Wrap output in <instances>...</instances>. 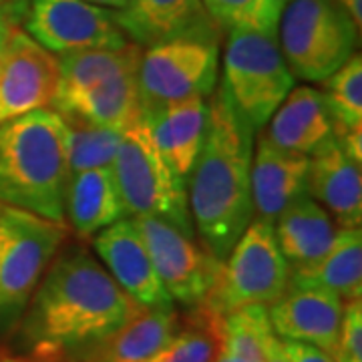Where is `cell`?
Segmentation results:
<instances>
[{
  "label": "cell",
  "instance_id": "6da1fadb",
  "mask_svg": "<svg viewBox=\"0 0 362 362\" xmlns=\"http://www.w3.org/2000/svg\"><path fill=\"white\" fill-rule=\"evenodd\" d=\"M139 304L83 247L59 250L18 320L26 354L83 362Z\"/></svg>",
  "mask_w": 362,
  "mask_h": 362
},
{
  "label": "cell",
  "instance_id": "7a4b0ae2",
  "mask_svg": "<svg viewBox=\"0 0 362 362\" xmlns=\"http://www.w3.org/2000/svg\"><path fill=\"white\" fill-rule=\"evenodd\" d=\"M207 105L204 143L185 181L187 206L202 246L223 262L254 220L250 171L256 131L233 109L221 87Z\"/></svg>",
  "mask_w": 362,
  "mask_h": 362
},
{
  "label": "cell",
  "instance_id": "3957f363",
  "mask_svg": "<svg viewBox=\"0 0 362 362\" xmlns=\"http://www.w3.org/2000/svg\"><path fill=\"white\" fill-rule=\"evenodd\" d=\"M69 129L52 109L0 125V202L47 220H65Z\"/></svg>",
  "mask_w": 362,
  "mask_h": 362
},
{
  "label": "cell",
  "instance_id": "277c9868",
  "mask_svg": "<svg viewBox=\"0 0 362 362\" xmlns=\"http://www.w3.org/2000/svg\"><path fill=\"white\" fill-rule=\"evenodd\" d=\"M111 169L127 216L159 218L195 235L187 206V185L159 153L145 115L123 129Z\"/></svg>",
  "mask_w": 362,
  "mask_h": 362
},
{
  "label": "cell",
  "instance_id": "5b68a950",
  "mask_svg": "<svg viewBox=\"0 0 362 362\" xmlns=\"http://www.w3.org/2000/svg\"><path fill=\"white\" fill-rule=\"evenodd\" d=\"M66 238L52 221L0 202V330L8 332L25 312L40 278Z\"/></svg>",
  "mask_w": 362,
  "mask_h": 362
},
{
  "label": "cell",
  "instance_id": "8992f818",
  "mask_svg": "<svg viewBox=\"0 0 362 362\" xmlns=\"http://www.w3.org/2000/svg\"><path fill=\"white\" fill-rule=\"evenodd\" d=\"M278 28L286 65L308 83L332 77L358 42V26L337 0H290Z\"/></svg>",
  "mask_w": 362,
  "mask_h": 362
},
{
  "label": "cell",
  "instance_id": "52a82bcc",
  "mask_svg": "<svg viewBox=\"0 0 362 362\" xmlns=\"http://www.w3.org/2000/svg\"><path fill=\"white\" fill-rule=\"evenodd\" d=\"M296 77L286 65L276 39L254 28L230 30L223 52L221 90L252 129L268 125L276 109L294 89Z\"/></svg>",
  "mask_w": 362,
  "mask_h": 362
},
{
  "label": "cell",
  "instance_id": "ba28073f",
  "mask_svg": "<svg viewBox=\"0 0 362 362\" xmlns=\"http://www.w3.org/2000/svg\"><path fill=\"white\" fill-rule=\"evenodd\" d=\"M290 274L274 226L252 220L223 259L216 284L197 306L220 316L250 304L270 306L288 290Z\"/></svg>",
  "mask_w": 362,
  "mask_h": 362
},
{
  "label": "cell",
  "instance_id": "9c48e42d",
  "mask_svg": "<svg viewBox=\"0 0 362 362\" xmlns=\"http://www.w3.org/2000/svg\"><path fill=\"white\" fill-rule=\"evenodd\" d=\"M220 40L175 39L143 51L139 97L149 117L171 103L211 97L218 83Z\"/></svg>",
  "mask_w": 362,
  "mask_h": 362
},
{
  "label": "cell",
  "instance_id": "30bf717a",
  "mask_svg": "<svg viewBox=\"0 0 362 362\" xmlns=\"http://www.w3.org/2000/svg\"><path fill=\"white\" fill-rule=\"evenodd\" d=\"M23 25L30 39L57 54L119 49L129 42L115 11L87 0H30Z\"/></svg>",
  "mask_w": 362,
  "mask_h": 362
},
{
  "label": "cell",
  "instance_id": "8fae6325",
  "mask_svg": "<svg viewBox=\"0 0 362 362\" xmlns=\"http://www.w3.org/2000/svg\"><path fill=\"white\" fill-rule=\"evenodd\" d=\"M153 259L157 276L173 302L194 308L204 302L221 270V259L159 218H133Z\"/></svg>",
  "mask_w": 362,
  "mask_h": 362
},
{
  "label": "cell",
  "instance_id": "7c38bea8",
  "mask_svg": "<svg viewBox=\"0 0 362 362\" xmlns=\"http://www.w3.org/2000/svg\"><path fill=\"white\" fill-rule=\"evenodd\" d=\"M59 59L25 30L14 28L0 52V125L51 105Z\"/></svg>",
  "mask_w": 362,
  "mask_h": 362
},
{
  "label": "cell",
  "instance_id": "4fadbf2b",
  "mask_svg": "<svg viewBox=\"0 0 362 362\" xmlns=\"http://www.w3.org/2000/svg\"><path fill=\"white\" fill-rule=\"evenodd\" d=\"M115 14L129 42L143 49L175 39L221 40L226 35L202 0H131Z\"/></svg>",
  "mask_w": 362,
  "mask_h": 362
},
{
  "label": "cell",
  "instance_id": "5bb4252c",
  "mask_svg": "<svg viewBox=\"0 0 362 362\" xmlns=\"http://www.w3.org/2000/svg\"><path fill=\"white\" fill-rule=\"evenodd\" d=\"M93 250L105 270L139 306H169L173 300L157 276L153 259L133 220H119L93 235Z\"/></svg>",
  "mask_w": 362,
  "mask_h": 362
},
{
  "label": "cell",
  "instance_id": "9a60e30c",
  "mask_svg": "<svg viewBox=\"0 0 362 362\" xmlns=\"http://www.w3.org/2000/svg\"><path fill=\"white\" fill-rule=\"evenodd\" d=\"M342 310V298L328 290L288 286L268 306V316L278 338L306 342L334 356Z\"/></svg>",
  "mask_w": 362,
  "mask_h": 362
},
{
  "label": "cell",
  "instance_id": "2e32d148",
  "mask_svg": "<svg viewBox=\"0 0 362 362\" xmlns=\"http://www.w3.org/2000/svg\"><path fill=\"white\" fill-rule=\"evenodd\" d=\"M308 159V195L338 228H361L362 161L350 156L337 137L322 143Z\"/></svg>",
  "mask_w": 362,
  "mask_h": 362
},
{
  "label": "cell",
  "instance_id": "e0dca14e",
  "mask_svg": "<svg viewBox=\"0 0 362 362\" xmlns=\"http://www.w3.org/2000/svg\"><path fill=\"white\" fill-rule=\"evenodd\" d=\"M308 161L306 156L284 151L259 137L250 171L252 207L258 220L274 226L286 207L308 194Z\"/></svg>",
  "mask_w": 362,
  "mask_h": 362
},
{
  "label": "cell",
  "instance_id": "ac0fdd59",
  "mask_svg": "<svg viewBox=\"0 0 362 362\" xmlns=\"http://www.w3.org/2000/svg\"><path fill=\"white\" fill-rule=\"evenodd\" d=\"M266 139L290 153L310 157L322 143L334 137L332 119L322 90L294 87L268 121Z\"/></svg>",
  "mask_w": 362,
  "mask_h": 362
},
{
  "label": "cell",
  "instance_id": "d6986e66",
  "mask_svg": "<svg viewBox=\"0 0 362 362\" xmlns=\"http://www.w3.org/2000/svg\"><path fill=\"white\" fill-rule=\"evenodd\" d=\"M180 322L175 304L139 306L127 322L90 350L83 362H147L171 342Z\"/></svg>",
  "mask_w": 362,
  "mask_h": 362
},
{
  "label": "cell",
  "instance_id": "ffe728a7",
  "mask_svg": "<svg viewBox=\"0 0 362 362\" xmlns=\"http://www.w3.org/2000/svg\"><path fill=\"white\" fill-rule=\"evenodd\" d=\"M337 232V221L308 194L286 207L274 223L278 247L292 272L316 264L330 250Z\"/></svg>",
  "mask_w": 362,
  "mask_h": 362
},
{
  "label": "cell",
  "instance_id": "44dd1931",
  "mask_svg": "<svg viewBox=\"0 0 362 362\" xmlns=\"http://www.w3.org/2000/svg\"><path fill=\"white\" fill-rule=\"evenodd\" d=\"M207 99L192 97L171 103L153 115L145 117L159 153L175 175L187 181L195 157L202 149L207 125Z\"/></svg>",
  "mask_w": 362,
  "mask_h": 362
},
{
  "label": "cell",
  "instance_id": "7402d4cb",
  "mask_svg": "<svg viewBox=\"0 0 362 362\" xmlns=\"http://www.w3.org/2000/svg\"><path fill=\"white\" fill-rule=\"evenodd\" d=\"M65 216L78 238L89 240L111 223L127 218V209L111 168H93L69 180Z\"/></svg>",
  "mask_w": 362,
  "mask_h": 362
},
{
  "label": "cell",
  "instance_id": "603a6c76",
  "mask_svg": "<svg viewBox=\"0 0 362 362\" xmlns=\"http://www.w3.org/2000/svg\"><path fill=\"white\" fill-rule=\"evenodd\" d=\"M51 107L63 119H75L90 125L123 131L143 117L139 71L111 78L103 85L83 90Z\"/></svg>",
  "mask_w": 362,
  "mask_h": 362
},
{
  "label": "cell",
  "instance_id": "cb8c5ba5",
  "mask_svg": "<svg viewBox=\"0 0 362 362\" xmlns=\"http://www.w3.org/2000/svg\"><path fill=\"white\" fill-rule=\"evenodd\" d=\"M290 286L318 288L342 300L362 296V232L361 228H338L337 238L322 258L308 268L290 274Z\"/></svg>",
  "mask_w": 362,
  "mask_h": 362
},
{
  "label": "cell",
  "instance_id": "d4e9b609",
  "mask_svg": "<svg viewBox=\"0 0 362 362\" xmlns=\"http://www.w3.org/2000/svg\"><path fill=\"white\" fill-rule=\"evenodd\" d=\"M221 346V316L194 306L180 322L177 334L147 362H216Z\"/></svg>",
  "mask_w": 362,
  "mask_h": 362
},
{
  "label": "cell",
  "instance_id": "484cf974",
  "mask_svg": "<svg viewBox=\"0 0 362 362\" xmlns=\"http://www.w3.org/2000/svg\"><path fill=\"white\" fill-rule=\"evenodd\" d=\"M268 306L250 304L221 316V346L230 354L250 362H266L268 349L274 342Z\"/></svg>",
  "mask_w": 362,
  "mask_h": 362
},
{
  "label": "cell",
  "instance_id": "4316f807",
  "mask_svg": "<svg viewBox=\"0 0 362 362\" xmlns=\"http://www.w3.org/2000/svg\"><path fill=\"white\" fill-rule=\"evenodd\" d=\"M324 99L332 119L334 137L362 131V59L352 54L326 81Z\"/></svg>",
  "mask_w": 362,
  "mask_h": 362
},
{
  "label": "cell",
  "instance_id": "83f0119b",
  "mask_svg": "<svg viewBox=\"0 0 362 362\" xmlns=\"http://www.w3.org/2000/svg\"><path fill=\"white\" fill-rule=\"evenodd\" d=\"M63 119V117H61ZM69 129V168L71 175L93 168H113L121 143V129L63 119Z\"/></svg>",
  "mask_w": 362,
  "mask_h": 362
},
{
  "label": "cell",
  "instance_id": "f1b7e54d",
  "mask_svg": "<svg viewBox=\"0 0 362 362\" xmlns=\"http://www.w3.org/2000/svg\"><path fill=\"white\" fill-rule=\"evenodd\" d=\"M337 362H362V302L350 300L344 304L340 334H338Z\"/></svg>",
  "mask_w": 362,
  "mask_h": 362
},
{
  "label": "cell",
  "instance_id": "f546056e",
  "mask_svg": "<svg viewBox=\"0 0 362 362\" xmlns=\"http://www.w3.org/2000/svg\"><path fill=\"white\" fill-rule=\"evenodd\" d=\"M206 11L223 30L254 28L256 30V0H202Z\"/></svg>",
  "mask_w": 362,
  "mask_h": 362
},
{
  "label": "cell",
  "instance_id": "4dcf8cb0",
  "mask_svg": "<svg viewBox=\"0 0 362 362\" xmlns=\"http://www.w3.org/2000/svg\"><path fill=\"white\" fill-rule=\"evenodd\" d=\"M290 0H256V30L276 39L278 23Z\"/></svg>",
  "mask_w": 362,
  "mask_h": 362
},
{
  "label": "cell",
  "instance_id": "1f68e13d",
  "mask_svg": "<svg viewBox=\"0 0 362 362\" xmlns=\"http://www.w3.org/2000/svg\"><path fill=\"white\" fill-rule=\"evenodd\" d=\"M26 8H28V4L25 0H4V2H0V52L4 49L11 33L14 28H18V23H23Z\"/></svg>",
  "mask_w": 362,
  "mask_h": 362
},
{
  "label": "cell",
  "instance_id": "d6a6232c",
  "mask_svg": "<svg viewBox=\"0 0 362 362\" xmlns=\"http://www.w3.org/2000/svg\"><path fill=\"white\" fill-rule=\"evenodd\" d=\"M282 349H284L286 356L290 362H337L332 354L324 352V350L316 349L306 342H296V340H282Z\"/></svg>",
  "mask_w": 362,
  "mask_h": 362
},
{
  "label": "cell",
  "instance_id": "836d02e7",
  "mask_svg": "<svg viewBox=\"0 0 362 362\" xmlns=\"http://www.w3.org/2000/svg\"><path fill=\"white\" fill-rule=\"evenodd\" d=\"M338 4L349 13V16L352 18V23L358 26L361 30L362 26V0H337Z\"/></svg>",
  "mask_w": 362,
  "mask_h": 362
},
{
  "label": "cell",
  "instance_id": "e575fe53",
  "mask_svg": "<svg viewBox=\"0 0 362 362\" xmlns=\"http://www.w3.org/2000/svg\"><path fill=\"white\" fill-rule=\"evenodd\" d=\"M266 362H290L288 361V356H286L284 349H282V342H280V338L278 337L274 338V342H272L270 349H268Z\"/></svg>",
  "mask_w": 362,
  "mask_h": 362
},
{
  "label": "cell",
  "instance_id": "d590c367",
  "mask_svg": "<svg viewBox=\"0 0 362 362\" xmlns=\"http://www.w3.org/2000/svg\"><path fill=\"white\" fill-rule=\"evenodd\" d=\"M0 362H61V361H51V358L33 356V354H23V356H4Z\"/></svg>",
  "mask_w": 362,
  "mask_h": 362
},
{
  "label": "cell",
  "instance_id": "8d00e7d4",
  "mask_svg": "<svg viewBox=\"0 0 362 362\" xmlns=\"http://www.w3.org/2000/svg\"><path fill=\"white\" fill-rule=\"evenodd\" d=\"M87 2H93V4H99V6H105V8H123V6H127L131 0H87Z\"/></svg>",
  "mask_w": 362,
  "mask_h": 362
},
{
  "label": "cell",
  "instance_id": "74e56055",
  "mask_svg": "<svg viewBox=\"0 0 362 362\" xmlns=\"http://www.w3.org/2000/svg\"><path fill=\"white\" fill-rule=\"evenodd\" d=\"M216 362H250V361H244V358H240V356H235V354H230V352H226V350H220V352H218V356H216Z\"/></svg>",
  "mask_w": 362,
  "mask_h": 362
},
{
  "label": "cell",
  "instance_id": "f35d334b",
  "mask_svg": "<svg viewBox=\"0 0 362 362\" xmlns=\"http://www.w3.org/2000/svg\"><path fill=\"white\" fill-rule=\"evenodd\" d=\"M0 2H4V0H0Z\"/></svg>",
  "mask_w": 362,
  "mask_h": 362
}]
</instances>
